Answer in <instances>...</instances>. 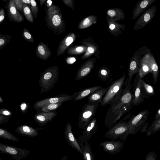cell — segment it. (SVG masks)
Instances as JSON below:
<instances>
[{
	"label": "cell",
	"instance_id": "cell-1",
	"mask_svg": "<svg viewBox=\"0 0 160 160\" xmlns=\"http://www.w3.org/2000/svg\"><path fill=\"white\" fill-rule=\"evenodd\" d=\"M131 80L127 78L124 88L119 95L109 104L106 113L104 124L108 128L113 126L121 117L128 112L133 105V95L131 91Z\"/></svg>",
	"mask_w": 160,
	"mask_h": 160
},
{
	"label": "cell",
	"instance_id": "cell-2",
	"mask_svg": "<svg viewBox=\"0 0 160 160\" xmlns=\"http://www.w3.org/2000/svg\"><path fill=\"white\" fill-rule=\"evenodd\" d=\"M45 19L46 26L55 34L59 35L65 31V21L60 8L56 4H53L51 7L46 9Z\"/></svg>",
	"mask_w": 160,
	"mask_h": 160
},
{
	"label": "cell",
	"instance_id": "cell-3",
	"mask_svg": "<svg viewBox=\"0 0 160 160\" xmlns=\"http://www.w3.org/2000/svg\"><path fill=\"white\" fill-rule=\"evenodd\" d=\"M130 116L129 113L109 128L105 134V137L112 140L118 138L124 141L126 140L130 133L128 122L125 120L128 118Z\"/></svg>",
	"mask_w": 160,
	"mask_h": 160
},
{
	"label": "cell",
	"instance_id": "cell-4",
	"mask_svg": "<svg viewBox=\"0 0 160 160\" xmlns=\"http://www.w3.org/2000/svg\"><path fill=\"white\" fill-rule=\"evenodd\" d=\"M59 68L56 66L49 67L42 74L39 80L41 88V93L51 89L58 80Z\"/></svg>",
	"mask_w": 160,
	"mask_h": 160
},
{
	"label": "cell",
	"instance_id": "cell-5",
	"mask_svg": "<svg viewBox=\"0 0 160 160\" xmlns=\"http://www.w3.org/2000/svg\"><path fill=\"white\" fill-rule=\"evenodd\" d=\"M99 103L98 102H88L84 104L78 116V127L84 129L94 119L96 112Z\"/></svg>",
	"mask_w": 160,
	"mask_h": 160
},
{
	"label": "cell",
	"instance_id": "cell-6",
	"mask_svg": "<svg viewBox=\"0 0 160 160\" xmlns=\"http://www.w3.org/2000/svg\"><path fill=\"white\" fill-rule=\"evenodd\" d=\"M125 77L126 74L124 73L120 78L109 86V88L100 103L101 106L105 107L108 104L109 105L121 93L124 85Z\"/></svg>",
	"mask_w": 160,
	"mask_h": 160
},
{
	"label": "cell",
	"instance_id": "cell-7",
	"mask_svg": "<svg viewBox=\"0 0 160 160\" xmlns=\"http://www.w3.org/2000/svg\"><path fill=\"white\" fill-rule=\"evenodd\" d=\"M149 113L147 110L142 111L132 116L127 122L130 133L135 135L145 124Z\"/></svg>",
	"mask_w": 160,
	"mask_h": 160
},
{
	"label": "cell",
	"instance_id": "cell-8",
	"mask_svg": "<svg viewBox=\"0 0 160 160\" xmlns=\"http://www.w3.org/2000/svg\"><path fill=\"white\" fill-rule=\"evenodd\" d=\"M0 152L11 156L16 160H21L26 158L31 152L28 149L11 146L0 143Z\"/></svg>",
	"mask_w": 160,
	"mask_h": 160
},
{
	"label": "cell",
	"instance_id": "cell-9",
	"mask_svg": "<svg viewBox=\"0 0 160 160\" xmlns=\"http://www.w3.org/2000/svg\"><path fill=\"white\" fill-rule=\"evenodd\" d=\"M156 10L157 6L155 5L146 10L135 23L133 30L138 31L145 27L155 16Z\"/></svg>",
	"mask_w": 160,
	"mask_h": 160
},
{
	"label": "cell",
	"instance_id": "cell-10",
	"mask_svg": "<svg viewBox=\"0 0 160 160\" xmlns=\"http://www.w3.org/2000/svg\"><path fill=\"white\" fill-rule=\"evenodd\" d=\"M146 47L143 46L136 51L132 56L129 62L128 78L132 81L133 76L138 72L140 62Z\"/></svg>",
	"mask_w": 160,
	"mask_h": 160
},
{
	"label": "cell",
	"instance_id": "cell-11",
	"mask_svg": "<svg viewBox=\"0 0 160 160\" xmlns=\"http://www.w3.org/2000/svg\"><path fill=\"white\" fill-rule=\"evenodd\" d=\"M78 92H76L71 95L62 94L57 97L47 98L37 101L34 103V108L36 109H41L42 107L49 104L63 103L65 101L72 100L78 95Z\"/></svg>",
	"mask_w": 160,
	"mask_h": 160
},
{
	"label": "cell",
	"instance_id": "cell-12",
	"mask_svg": "<svg viewBox=\"0 0 160 160\" xmlns=\"http://www.w3.org/2000/svg\"><path fill=\"white\" fill-rule=\"evenodd\" d=\"M80 42L87 47L86 51L82 57V59H87L92 55L96 56L98 60L99 59L100 53L99 47L92 37H89L87 38H84Z\"/></svg>",
	"mask_w": 160,
	"mask_h": 160
},
{
	"label": "cell",
	"instance_id": "cell-13",
	"mask_svg": "<svg viewBox=\"0 0 160 160\" xmlns=\"http://www.w3.org/2000/svg\"><path fill=\"white\" fill-rule=\"evenodd\" d=\"M152 54L150 50L146 47L140 62L138 73L141 78H142L148 73H152L150 62Z\"/></svg>",
	"mask_w": 160,
	"mask_h": 160
},
{
	"label": "cell",
	"instance_id": "cell-14",
	"mask_svg": "<svg viewBox=\"0 0 160 160\" xmlns=\"http://www.w3.org/2000/svg\"><path fill=\"white\" fill-rule=\"evenodd\" d=\"M96 58H90L79 69L75 76L76 81H79L87 76L94 67Z\"/></svg>",
	"mask_w": 160,
	"mask_h": 160
},
{
	"label": "cell",
	"instance_id": "cell-15",
	"mask_svg": "<svg viewBox=\"0 0 160 160\" xmlns=\"http://www.w3.org/2000/svg\"><path fill=\"white\" fill-rule=\"evenodd\" d=\"M142 79L137 73L134 80L132 90L134 106L139 104L144 101L142 96Z\"/></svg>",
	"mask_w": 160,
	"mask_h": 160
},
{
	"label": "cell",
	"instance_id": "cell-16",
	"mask_svg": "<svg viewBox=\"0 0 160 160\" xmlns=\"http://www.w3.org/2000/svg\"><path fill=\"white\" fill-rule=\"evenodd\" d=\"M64 135L66 140L72 148L77 150L82 155V152L77 139L75 137L72 131L70 122L67 124L64 129Z\"/></svg>",
	"mask_w": 160,
	"mask_h": 160
},
{
	"label": "cell",
	"instance_id": "cell-17",
	"mask_svg": "<svg viewBox=\"0 0 160 160\" xmlns=\"http://www.w3.org/2000/svg\"><path fill=\"white\" fill-rule=\"evenodd\" d=\"M76 35L73 32L67 34L60 42L57 51V56H59L64 54L68 48L76 40Z\"/></svg>",
	"mask_w": 160,
	"mask_h": 160
},
{
	"label": "cell",
	"instance_id": "cell-18",
	"mask_svg": "<svg viewBox=\"0 0 160 160\" xmlns=\"http://www.w3.org/2000/svg\"><path fill=\"white\" fill-rule=\"evenodd\" d=\"M124 143L120 141L111 140L103 142L100 144L103 150L110 154L119 152L122 149Z\"/></svg>",
	"mask_w": 160,
	"mask_h": 160
},
{
	"label": "cell",
	"instance_id": "cell-19",
	"mask_svg": "<svg viewBox=\"0 0 160 160\" xmlns=\"http://www.w3.org/2000/svg\"><path fill=\"white\" fill-rule=\"evenodd\" d=\"M8 16L9 20L14 22H21L24 20V17L16 8L14 0H10L7 3Z\"/></svg>",
	"mask_w": 160,
	"mask_h": 160
},
{
	"label": "cell",
	"instance_id": "cell-20",
	"mask_svg": "<svg viewBox=\"0 0 160 160\" xmlns=\"http://www.w3.org/2000/svg\"><path fill=\"white\" fill-rule=\"evenodd\" d=\"M80 142L78 143L82 152L84 160H95L92 148L88 143V140L81 134L79 136Z\"/></svg>",
	"mask_w": 160,
	"mask_h": 160
},
{
	"label": "cell",
	"instance_id": "cell-21",
	"mask_svg": "<svg viewBox=\"0 0 160 160\" xmlns=\"http://www.w3.org/2000/svg\"><path fill=\"white\" fill-rule=\"evenodd\" d=\"M156 0H140L138 1L134 8L132 12V19L134 20L138 17Z\"/></svg>",
	"mask_w": 160,
	"mask_h": 160
},
{
	"label": "cell",
	"instance_id": "cell-22",
	"mask_svg": "<svg viewBox=\"0 0 160 160\" xmlns=\"http://www.w3.org/2000/svg\"><path fill=\"white\" fill-rule=\"evenodd\" d=\"M57 113L56 112L53 111L39 112L34 116V118L39 125L43 126L51 121Z\"/></svg>",
	"mask_w": 160,
	"mask_h": 160
},
{
	"label": "cell",
	"instance_id": "cell-23",
	"mask_svg": "<svg viewBox=\"0 0 160 160\" xmlns=\"http://www.w3.org/2000/svg\"><path fill=\"white\" fill-rule=\"evenodd\" d=\"M42 128H34L27 125H22L18 126L15 130L18 133L25 136L34 138L38 136V131Z\"/></svg>",
	"mask_w": 160,
	"mask_h": 160
},
{
	"label": "cell",
	"instance_id": "cell-24",
	"mask_svg": "<svg viewBox=\"0 0 160 160\" xmlns=\"http://www.w3.org/2000/svg\"><path fill=\"white\" fill-rule=\"evenodd\" d=\"M106 18L108 26V32L116 37L118 36L122 33V30H124L125 24H120L107 16H106Z\"/></svg>",
	"mask_w": 160,
	"mask_h": 160
},
{
	"label": "cell",
	"instance_id": "cell-25",
	"mask_svg": "<svg viewBox=\"0 0 160 160\" xmlns=\"http://www.w3.org/2000/svg\"><path fill=\"white\" fill-rule=\"evenodd\" d=\"M36 54L37 57L42 60H46L50 58L51 55L50 50L48 45L42 42H40L36 49Z\"/></svg>",
	"mask_w": 160,
	"mask_h": 160
},
{
	"label": "cell",
	"instance_id": "cell-26",
	"mask_svg": "<svg viewBox=\"0 0 160 160\" xmlns=\"http://www.w3.org/2000/svg\"><path fill=\"white\" fill-rule=\"evenodd\" d=\"M98 127L97 119L96 118H94L83 130L81 135L89 141L93 135L96 132Z\"/></svg>",
	"mask_w": 160,
	"mask_h": 160
},
{
	"label": "cell",
	"instance_id": "cell-27",
	"mask_svg": "<svg viewBox=\"0 0 160 160\" xmlns=\"http://www.w3.org/2000/svg\"><path fill=\"white\" fill-rule=\"evenodd\" d=\"M109 88V86L106 88H102L92 93L88 97V102H97L101 103Z\"/></svg>",
	"mask_w": 160,
	"mask_h": 160
},
{
	"label": "cell",
	"instance_id": "cell-28",
	"mask_svg": "<svg viewBox=\"0 0 160 160\" xmlns=\"http://www.w3.org/2000/svg\"><path fill=\"white\" fill-rule=\"evenodd\" d=\"M107 16L115 21L124 20L125 14L122 10L119 8H113L108 9Z\"/></svg>",
	"mask_w": 160,
	"mask_h": 160
},
{
	"label": "cell",
	"instance_id": "cell-29",
	"mask_svg": "<svg viewBox=\"0 0 160 160\" xmlns=\"http://www.w3.org/2000/svg\"><path fill=\"white\" fill-rule=\"evenodd\" d=\"M102 86H97L88 88L83 89L78 92V95L73 98L75 101L80 100L88 96L92 93L102 88Z\"/></svg>",
	"mask_w": 160,
	"mask_h": 160
},
{
	"label": "cell",
	"instance_id": "cell-30",
	"mask_svg": "<svg viewBox=\"0 0 160 160\" xmlns=\"http://www.w3.org/2000/svg\"><path fill=\"white\" fill-rule=\"evenodd\" d=\"M98 18L94 15H91L86 17L81 21L78 23V28L83 29L87 28L93 24L97 23Z\"/></svg>",
	"mask_w": 160,
	"mask_h": 160
},
{
	"label": "cell",
	"instance_id": "cell-31",
	"mask_svg": "<svg viewBox=\"0 0 160 160\" xmlns=\"http://www.w3.org/2000/svg\"><path fill=\"white\" fill-rule=\"evenodd\" d=\"M142 96L143 99L155 94L153 88L142 79Z\"/></svg>",
	"mask_w": 160,
	"mask_h": 160
},
{
	"label": "cell",
	"instance_id": "cell-32",
	"mask_svg": "<svg viewBox=\"0 0 160 160\" xmlns=\"http://www.w3.org/2000/svg\"><path fill=\"white\" fill-rule=\"evenodd\" d=\"M87 50V47L82 44L74 46L68 48L67 53L69 55H77L85 53Z\"/></svg>",
	"mask_w": 160,
	"mask_h": 160
},
{
	"label": "cell",
	"instance_id": "cell-33",
	"mask_svg": "<svg viewBox=\"0 0 160 160\" xmlns=\"http://www.w3.org/2000/svg\"><path fill=\"white\" fill-rule=\"evenodd\" d=\"M150 62L152 70V73L153 79V83L155 84L158 80V67L153 54L151 56Z\"/></svg>",
	"mask_w": 160,
	"mask_h": 160
},
{
	"label": "cell",
	"instance_id": "cell-34",
	"mask_svg": "<svg viewBox=\"0 0 160 160\" xmlns=\"http://www.w3.org/2000/svg\"><path fill=\"white\" fill-rule=\"evenodd\" d=\"M160 130V118L155 120L149 127L147 132V135L150 136Z\"/></svg>",
	"mask_w": 160,
	"mask_h": 160
},
{
	"label": "cell",
	"instance_id": "cell-35",
	"mask_svg": "<svg viewBox=\"0 0 160 160\" xmlns=\"http://www.w3.org/2000/svg\"><path fill=\"white\" fill-rule=\"evenodd\" d=\"M0 137L10 141H19V140L16 136L3 128H0Z\"/></svg>",
	"mask_w": 160,
	"mask_h": 160
},
{
	"label": "cell",
	"instance_id": "cell-36",
	"mask_svg": "<svg viewBox=\"0 0 160 160\" xmlns=\"http://www.w3.org/2000/svg\"><path fill=\"white\" fill-rule=\"evenodd\" d=\"M110 71L107 67L100 68L98 72V77L103 81H106L109 77Z\"/></svg>",
	"mask_w": 160,
	"mask_h": 160
},
{
	"label": "cell",
	"instance_id": "cell-37",
	"mask_svg": "<svg viewBox=\"0 0 160 160\" xmlns=\"http://www.w3.org/2000/svg\"><path fill=\"white\" fill-rule=\"evenodd\" d=\"M23 13L26 19L31 23L33 22V18L31 10L26 4H23Z\"/></svg>",
	"mask_w": 160,
	"mask_h": 160
},
{
	"label": "cell",
	"instance_id": "cell-38",
	"mask_svg": "<svg viewBox=\"0 0 160 160\" xmlns=\"http://www.w3.org/2000/svg\"><path fill=\"white\" fill-rule=\"evenodd\" d=\"M62 103L51 104L42 107L41 109L43 112H48L52 111L61 106Z\"/></svg>",
	"mask_w": 160,
	"mask_h": 160
},
{
	"label": "cell",
	"instance_id": "cell-39",
	"mask_svg": "<svg viewBox=\"0 0 160 160\" xmlns=\"http://www.w3.org/2000/svg\"><path fill=\"white\" fill-rule=\"evenodd\" d=\"M12 38L10 35L7 34L0 35V49L4 48L9 43Z\"/></svg>",
	"mask_w": 160,
	"mask_h": 160
},
{
	"label": "cell",
	"instance_id": "cell-40",
	"mask_svg": "<svg viewBox=\"0 0 160 160\" xmlns=\"http://www.w3.org/2000/svg\"><path fill=\"white\" fill-rule=\"evenodd\" d=\"M30 8L33 18H37L38 12V8L37 2L34 0H30Z\"/></svg>",
	"mask_w": 160,
	"mask_h": 160
},
{
	"label": "cell",
	"instance_id": "cell-41",
	"mask_svg": "<svg viewBox=\"0 0 160 160\" xmlns=\"http://www.w3.org/2000/svg\"><path fill=\"white\" fill-rule=\"evenodd\" d=\"M22 36L26 41L32 43L34 42V40L33 36L28 30L25 28L23 29Z\"/></svg>",
	"mask_w": 160,
	"mask_h": 160
},
{
	"label": "cell",
	"instance_id": "cell-42",
	"mask_svg": "<svg viewBox=\"0 0 160 160\" xmlns=\"http://www.w3.org/2000/svg\"><path fill=\"white\" fill-rule=\"evenodd\" d=\"M15 5L17 9L23 13V4L22 0H14Z\"/></svg>",
	"mask_w": 160,
	"mask_h": 160
},
{
	"label": "cell",
	"instance_id": "cell-43",
	"mask_svg": "<svg viewBox=\"0 0 160 160\" xmlns=\"http://www.w3.org/2000/svg\"><path fill=\"white\" fill-rule=\"evenodd\" d=\"M157 155L154 152L151 151L146 155L145 160H156Z\"/></svg>",
	"mask_w": 160,
	"mask_h": 160
},
{
	"label": "cell",
	"instance_id": "cell-44",
	"mask_svg": "<svg viewBox=\"0 0 160 160\" xmlns=\"http://www.w3.org/2000/svg\"><path fill=\"white\" fill-rule=\"evenodd\" d=\"M63 3L68 7L73 10L75 8V3L73 0H62Z\"/></svg>",
	"mask_w": 160,
	"mask_h": 160
},
{
	"label": "cell",
	"instance_id": "cell-45",
	"mask_svg": "<svg viewBox=\"0 0 160 160\" xmlns=\"http://www.w3.org/2000/svg\"><path fill=\"white\" fill-rule=\"evenodd\" d=\"M1 115H3L5 116H10L12 114V113L10 111L4 109H1L0 110Z\"/></svg>",
	"mask_w": 160,
	"mask_h": 160
},
{
	"label": "cell",
	"instance_id": "cell-46",
	"mask_svg": "<svg viewBox=\"0 0 160 160\" xmlns=\"http://www.w3.org/2000/svg\"><path fill=\"white\" fill-rule=\"evenodd\" d=\"M76 61V58L74 57H68L66 59L67 63L69 65L74 63Z\"/></svg>",
	"mask_w": 160,
	"mask_h": 160
},
{
	"label": "cell",
	"instance_id": "cell-47",
	"mask_svg": "<svg viewBox=\"0 0 160 160\" xmlns=\"http://www.w3.org/2000/svg\"><path fill=\"white\" fill-rule=\"evenodd\" d=\"M5 14L4 9L1 8L0 10V24H1L5 18Z\"/></svg>",
	"mask_w": 160,
	"mask_h": 160
},
{
	"label": "cell",
	"instance_id": "cell-48",
	"mask_svg": "<svg viewBox=\"0 0 160 160\" xmlns=\"http://www.w3.org/2000/svg\"><path fill=\"white\" fill-rule=\"evenodd\" d=\"M20 108L22 112H25L28 109L27 104L25 103H22L20 105Z\"/></svg>",
	"mask_w": 160,
	"mask_h": 160
},
{
	"label": "cell",
	"instance_id": "cell-49",
	"mask_svg": "<svg viewBox=\"0 0 160 160\" xmlns=\"http://www.w3.org/2000/svg\"><path fill=\"white\" fill-rule=\"evenodd\" d=\"M7 118H6L5 117L2 115H0V123L2 124L5 122H8L9 119H8Z\"/></svg>",
	"mask_w": 160,
	"mask_h": 160
},
{
	"label": "cell",
	"instance_id": "cell-50",
	"mask_svg": "<svg viewBox=\"0 0 160 160\" xmlns=\"http://www.w3.org/2000/svg\"><path fill=\"white\" fill-rule=\"evenodd\" d=\"M160 118V107L157 111L154 119L157 120Z\"/></svg>",
	"mask_w": 160,
	"mask_h": 160
},
{
	"label": "cell",
	"instance_id": "cell-51",
	"mask_svg": "<svg viewBox=\"0 0 160 160\" xmlns=\"http://www.w3.org/2000/svg\"><path fill=\"white\" fill-rule=\"evenodd\" d=\"M47 8L51 7L52 5V1L51 0H48L46 2Z\"/></svg>",
	"mask_w": 160,
	"mask_h": 160
},
{
	"label": "cell",
	"instance_id": "cell-52",
	"mask_svg": "<svg viewBox=\"0 0 160 160\" xmlns=\"http://www.w3.org/2000/svg\"><path fill=\"white\" fill-rule=\"evenodd\" d=\"M22 1L23 3H24L27 4L29 8L31 6V2L30 0H22Z\"/></svg>",
	"mask_w": 160,
	"mask_h": 160
},
{
	"label": "cell",
	"instance_id": "cell-53",
	"mask_svg": "<svg viewBox=\"0 0 160 160\" xmlns=\"http://www.w3.org/2000/svg\"><path fill=\"white\" fill-rule=\"evenodd\" d=\"M47 1L46 0H40L39 3L41 6H42Z\"/></svg>",
	"mask_w": 160,
	"mask_h": 160
},
{
	"label": "cell",
	"instance_id": "cell-54",
	"mask_svg": "<svg viewBox=\"0 0 160 160\" xmlns=\"http://www.w3.org/2000/svg\"><path fill=\"white\" fill-rule=\"evenodd\" d=\"M61 160H68L67 156L65 155L63 156Z\"/></svg>",
	"mask_w": 160,
	"mask_h": 160
},
{
	"label": "cell",
	"instance_id": "cell-55",
	"mask_svg": "<svg viewBox=\"0 0 160 160\" xmlns=\"http://www.w3.org/2000/svg\"><path fill=\"white\" fill-rule=\"evenodd\" d=\"M3 102V100L2 99V98L1 97H0V103H1Z\"/></svg>",
	"mask_w": 160,
	"mask_h": 160
},
{
	"label": "cell",
	"instance_id": "cell-56",
	"mask_svg": "<svg viewBox=\"0 0 160 160\" xmlns=\"http://www.w3.org/2000/svg\"><path fill=\"white\" fill-rule=\"evenodd\" d=\"M3 1H7V0H3Z\"/></svg>",
	"mask_w": 160,
	"mask_h": 160
}]
</instances>
